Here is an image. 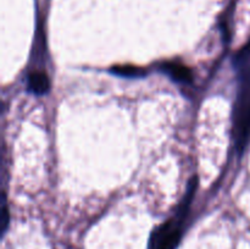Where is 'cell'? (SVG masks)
<instances>
[{
  "mask_svg": "<svg viewBox=\"0 0 250 249\" xmlns=\"http://www.w3.org/2000/svg\"><path fill=\"white\" fill-rule=\"evenodd\" d=\"M1 222H2V228H1L2 233H5V231H6V228H7V224H9V212H7L6 205H5V197H4V208H2Z\"/></svg>",
  "mask_w": 250,
  "mask_h": 249,
  "instance_id": "obj_6",
  "label": "cell"
},
{
  "mask_svg": "<svg viewBox=\"0 0 250 249\" xmlns=\"http://www.w3.org/2000/svg\"><path fill=\"white\" fill-rule=\"evenodd\" d=\"M195 187H197V178H193L190 181V185L188 187L187 195L182 202L180 210L175 217L167 220L156 227L150 236L149 241V249H176L181 236H182V221L187 214L188 207L190 204L193 194H194Z\"/></svg>",
  "mask_w": 250,
  "mask_h": 249,
  "instance_id": "obj_1",
  "label": "cell"
},
{
  "mask_svg": "<svg viewBox=\"0 0 250 249\" xmlns=\"http://www.w3.org/2000/svg\"><path fill=\"white\" fill-rule=\"evenodd\" d=\"M28 87L34 94H45L50 88L48 75L43 71H33L28 75Z\"/></svg>",
  "mask_w": 250,
  "mask_h": 249,
  "instance_id": "obj_3",
  "label": "cell"
},
{
  "mask_svg": "<svg viewBox=\"0 0 250 249\" xmlns=\"http://www.w3.org/2000/svg\"><path fill=\"white\" fill-rule=\"evenodd\" d=\"M111 72L115 75L124 76V77H143L146 71L137 66H115L111 68Z\"/></svg>",
  "mask_w": 250,
  "mask_h": 249,
  "instance_id": "obj_5",
  "label": "cell"
},
{
  "mask_svg": "<svg viewBox=\"0 0 250 249\" xmlns=\"http://www.w3.org/2000/svg\"><path fill=\"white\" fill-rule=\"evenodd\" d=\"M161 67L178 82H190L193 78L192 71L180 62H165Z\"/></svg>",
  "mask_w": 250,
  "mask_h": 249,
  "instance_id": "obj_4",
  "label": "cell"
},
{
  "mask_svg": "<svg viewBox=\"0 0 250 249\" xmlns=\"http://www.w3.org/2000/svg\"><path fill=\"white\" fill-rule=\"evenodd\" d=\"M233 137L239 154L246 149L250 139V84L243 85L234 106Z\"/></svg>",
  "mask_w": 250,
  "mask_h": 249,
  "instance_id": "obj_2",
  "label": "cell"
},
{
  "mask_svg": "<svg viewBox=\"0 0 250 249\" xmlns=\"http://www.w3.org/2000/svg\"><path fill=\"white\" fill-rule=\"evenodd\" d=\"M248 51H250V43L248 44V45H247V46H246V48H244V49H243V50H242V53H241V54H239V56L244 55V54H246V53H248Z\"/></svg>",
  "mask_w": 250,
  "mask_h": 249,
  "instance_id": "obj_7",
  "label": "cell"
}]
</instances>
